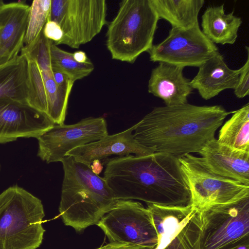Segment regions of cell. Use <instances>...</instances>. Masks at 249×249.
<instances>
[{"label":"cell","mask_w":249,"mask_h":249,"mask_svg":"<svg viewBox=\"0 0 249 249\" xmlns=\"http://www.w3.org/2000/svg\"><path fill=\"white\" fill-rule=\"evenodd\" d=\"M103 178L117 200L136 199L163 206L191 204L179 159L169 154L110 159Z\"/></svg>","instance_id":"6da1fadb"},{"label":"cell","mask_w":249,"mask_h":249,"mask_svg":"<svg viewBox=\"0 0 249 249\" xmlns=\"http://www.w3.org/2000/svg\"><path fill=\"white\" fill-rule=\"evenodd\" d=\"M232 111L222 106H196L189 103L155 107L140 122L133 134L141 145L155 152L178 159L198 153Z\"/></svg>","instance_id":"7a4b0ae2"},{"label":"cell","mask_w":249,"mask_h":249,"mask_svg":"<svg viewBox=\"0 0 249 249\" xmlns=\"http://www.w3.org/2000/svg\"><path fill=\"white\" fill-rule=\"evenodd\" d=\"M59 212L64 224L76 231L97 224L117 199L103 178L90 165L65 157Z\"/></svg>","instance_id":"3957f363"},{"label":"cell","mask_w":249,"mask_h":249,"mask_svg":"<svg viewBox=\"0 0 249 249\" xmlns=\"http://www.w3.org/2000/svg\"><path fill=\"white\" fill-rule=\"evenodd\" d=\"M159 16L150 0H124L108 24L107 47L113 59L133 63L153 45Z\"/></svg>","instance_id":"277c9868"},{"label":"cell","mask_w":249,"mask_h":249,"mask_svg":"<svg viewBox=\"0 0 249 249\" xmlns=\"http://www.w3.org/2000/svg\"><path fill=\"white\" fill-rule=\"evenodd\" d=\"M41 200L15 185L0 194V249H36L42 244Z\"/></svg>","instance_id":"5b68a950"},{"label":"cell","mask_w":249,"mask_h":249,"mask_svg":"<svg viewBox=\"0 0 249 249\" xmlns=\"http://www.w3.org/2000/svg\"><path fill=\"white\" fill-rule=\"evenodd\" d=\"M178 159L190 192L191 205L201 213L249 196V185L213 173L201 157L190 154Z\"/></svg>","instance_id":"8992f818"},{"label":"cell","mask_w":249,"mask_h":249,"mask_svg":"<svg viewBox=\"0 0 249 249\" xmlns=\"http://www.w3.org/2000/svg\"><path fill=\"white\" fill-rule=\"evenodd\" d=\"M105 0H51L48 20L57 23L63 36L55 43L78 49L90 42L107 23Z\"/></svg>","instance_id":"52a82bcc"},{"label":"cell","mask_w":249,"mask_h":249,"mask_svg":"<svg viewBox=\"0 0 249 249\" xmlns=\"http://www.w3.org/2000/svg\"><path fill=\"white\" fill-rule=\"evenodd\" d=\"M249 239V196L202 212L198 249H229Z\"/></svg>","instance_id":"ba28073f"},{"label":"cell","mask_w":249,"mask_h":249,"mask_svg":"<svg viewBox=\"0 0 249 249\" xmlns=\"http://www.w3.org/2000/svg\"><path fill=\"white\" fill-rule=\"evenodd\" d=\"M97 225L111 243L153 249L157 244V234L150 213L138 201L118 200Z\"/></svg>","instance_id":"9c48e42d"},{"label":"cell","mask_w":249,"mask_h":249,"mask_svg":"<svg viewBox=\"0 0 249 249\" xmlns=\"http://www.w3.org/2000/svg\"><path fill=\"white\" fill-rule=\"evenodd\" d=\"M158 238L154 249H198L202 213L190 204L163 206L147 204Z\"/></svg>","instance_id":"30bf717a"},{"label":"cell","mask_w":249,"mask_h":249,"mask_svg":"<svg viewBox=\"0 0 249 249\" xmlns=\"http://www.w3.org/2000/svg\"><path fill=\"white\" fill-rule=\"evenodd\" d=\"M218 51L202 33L198 22L188 29L172 27L168 36L147 52L153 62L199 67Z\"/></svg>","instance_id":"8fae6325"},{"label":"cell","mask_w":249,"mask_h":249,"mask_svg":"<svg viewBox=\"0 0 249 249\" xmlns=\"http://www.w3.org/2000/svg\"><path fill=\"white\" fill-rule=\"evenodd\" d=\"M108 135L103 117H88L71 125L54 124L37 138V155L49 163L60 161L70 151Z\"/></svg>","instance_id":"7c38bea8"},{"label":"cell","mask_w":249,"mask_h":249,"mask_svg":"<svg viewBox=\"0 0 249 249\" xmlns=\"http://www.w3.org/2000/svg\"><path fill=\"white\" fill-rule=\"evenodd\" d=\"M54 124L46 115L27 105L0 99V143L19 138L37 139Z\"/></svg>","instance_id":"4fadbf2b"},{"label":"cell","mask_w":249,"mask_h":249,"mask_svg":"<svg viewBox=\"0 0 249 249\" xmlns=\"http://www.w3.org/2000/svg\"><path fill=\"white\" fill-rule=\"evenodd\" d=\"M137 124L121 132L107 135L102 139L78 147L69 152L71 156L79 162L91 165L95 160H100L111 155L119 157L134 154L145 156L155 152L153 149L140 144L134 138L133 132Z\"/></svg>","instance_id":"5bb4252c"},{"label":"cell","mask_w":249,"mask_h":249,"mask_svg":"<svg viewBox=\"0 0 249 249\" xmlns=\"http://www.w3.org/2000/svg\"><path fill=\"white\" fill-rule=\"evenodd\" d=\"M30 7L23 1L0 6V65L19 55L24 45Z\"/></svg>","instance_id":"9a60e30c"},{"label":"cell","mask_w":249,"mask_h":249,"mask_svg":"<svg viewBox=\"0 0 249 249\" xmlns=\"http://www.w3.org/2000/svg\"><path fill=\"white\" fill-rule=\"evenodd\" d=\"M198 153L213 173L249 185V151L233 149L214 138Z\"/></svg>","instance_id":"2e32d148"},{"label":"cell","mask_w":249,"mask_h":249,"mask_svg":"<svg viewBox=\"0 0 249 249\" xmlns=\"http://www.w3.org/2000/svg\"><path fill=\"white\" fill-rule=\"evenodd\" d=\"M184 68L159 62L152 69L148 83V91L162 100L167 106L187 103L192 93L190 80L183 75Z\"/></svg>","instance_id":"e0dca14e"},{"label":"cell","mask_w":249,"mask_h":249,"mask_svg":"<svg viewBox=\"0 0 249 249\" xmlns=\"http://www.w3.org/2000/svg\"><path fill=\"white\" fill-rule=\"evenodd\" d=\"M198 68L197 74L190 84L204 100H210L223 90L234 89L237 85L239 69L230 68L219 52Z\"/></svg>","instance_id":"ac0fdd59"},{"label":"cell","mask_w":249,"mask_h":249,"mask_svg":"<svg viewBox=\"0 0 249 249\" xmlns=\"http://www.w3.org/2000/svg\"><path fill=\"white\" fill-rule=\"evenodd\" d=\"M234 11L226 14L224 4L208 7L201 17L202 32L214 44H233L242 24Z\"/></svg>","instance_id":"d6986e66"},{"label":"cell","mask_w":249,"mask_h":249,"mask_svg":"<svg viewBox=\"0 0 249 249\" xmlns=\"http://www.w3.org/2000/svg\"><path fill=\"white\" fill-rule=\"evenodd\" d=\"M29 92L28 61L20 53L14 59L0 65V99L27 105Z\"/></svg>","instance_id":"ffe728a7"},{"label":"cell","mask_w":249,"mask_h":249,"mask_svg":"<svg viewBox=\"0 0 249 249\" xmlns=\"http://www.w3.org/2000/svg\"><path fill=\"white\" fill-rule=\"evenodd\" d=\"M160 19L167 21L172 27L188 29L198 21L204 0H150Z\"/></svg>","instance_id":"44dd1931"},{"label":"cell","mask_w":249,"mask_h":249,"mask_svg":"<svg viewBox=\"0 0 249 249\" xmlns=\"http://www.w3.org/2000/svg\"><path fill=\"white\" fill-rule=\"evenodd\" d=\"M232 113L220 129L217 140L233 149L249 151V104Z\"/></svg>","instance_id":"7402d4cb"},{"label":"cell","mask_w":249,"mask_h":249,"mask_svg":"<svg viewBox=\"0 0 249 249\" xmlns=\"http://www.w3.org/2000/svg\"><path fill=\"white\" fill-rule=\"evenodd\" d=\"M50 53L52 69L63 72L74 82L88 76L94 69L90 60L79 63L74 59L73 53L59 48L52 41Z\"/></svg>","instance_id":"603a6c76"},{"label":"cell","mask_w":249,"mask_h":249,"mask_svg":"<svg viewBox=\"0 0 249 249\" xmlns=\"http://www.w3.org/2000/svg\"><path fill=\"white\" fill-rule=\"evenodd\" d=\"M51 0H34L30 7L26 32L21 51L31 48L38 40L49 18Z\"/></svg>","instance_id":"cb8c5ba5"},{"label":"cell","mask_w":249,"mask_h":249,"mask_svg":"<svg viewBox=\"0 0 249 249\" xmlns=\"http://www.w3.org/2000/svg\"><path fill=\"white\" fill-rule=\"evenodd\" d=\"M26 56L29 72V92L27 104L31 107L47 116V96L41 71L36 62L28 55Z\"/></svg>","instance_id":"d4e9b609"},{"label":"cell","mask_w":249,"mask_h":249,"mask_svg":"<svg viewBox=\"0 0 249 249\" xmlns=\"http://www.w3.org/2000/svg\"><path fill=\"white\" fill-rule=\"evenodd\" d=\"M247 58L244 64L239 69L240 72L237 85L234 90L235 96L241 99L249 94V48L246 46Z\"/></svg>","instance_id":"484cf974"},{"label":"cell","mask_w":249,"mask_h":249,"mask_svg":"<svg viewBox=\"0 0 249 249\" xmlns=\"http://www.w3.org/2000/svg\"><path fill=\"white\" fill-rule=\"evenodd\" d=\"M44 36L55 44L63 36L62 31L59 25L54 21L48 20L42 31Z\"/></svg>","instance_id":"4316f807"},{"label":"cell","mask_w":249,"mask_h":249,"mask_svg":"<svg viewBox=\"0 0 249 249\" xmlns=\"http://www.w3.org/2000/svg\"><path fill=\"white\" fill-rule=\"evenodd\" d=\"M95 249H153L150 248L126 244L111 243Z\"/></svg>","instance_id":"83f0119b"},{"label":"cell","mask_w":249,"mask_h":249,"mask_svg":"<svg viewBox=\"0 0 249 249\" xmlns=\"http://www.w3.org/2000/svg\"><path fill=\"white\" fill-rule=\"evenodd\" d=\"M73 55L74 59L79 63H84L89 60L86 53L82 51L74 52Z\"/></svg>","instance_id":"f1b7e54d"},{"label":"cell","mask_w":249,"mask_h":249,"mask_svg":"<svg viewBox=\"0 0 249 249\" xmlns=\"http://www.w3.org/2000/svg\"><path fill=\"white\" fill-rule=\"evenodd\" d=\"M229 249H249V239L245 240Z\"/></svg>","instance_id":"f546056e"},{"label":"cell","mask_w":249,"mask_h":249,"mask_svg":"<svg viewBox=\"0 0 249 249\" xmlns=\"http://www.w3.org/2000/svg\"><path fill=\"white\" fill-rule=\"evenodd\" d=\"M4 3L2 0H0V6L3 3Z\"/></svg>","instance_id":"4dcf8cb0"}]
</instances>
